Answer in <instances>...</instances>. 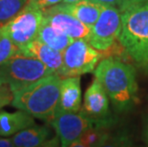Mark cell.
<instances>
[{"label":"cell","mask_w":148,"mask_h":147,"mask_svg":"<svg viewBox=\"0 0 148 147\" xmlns=\"http://www.w3.org/2000/svg\"><path fill=\"white\" fill-rule=\"evenodd\" d=\"M118 112L131 110L138 101V87L135 68L121 58H103L94 71Z\"/></svg>","instance_id":"6da1fadb"},{"label":"cell","mask_w":148,"mask_h":147,"mask_svg":"<svg viewBox=\"0 0 148 147\" xmlns=\"http://www.w3.org/2000/svg\"><path fill=\"white\" fill-rule=\"evenodd\" d=\"M62 77L53 74L14 92L12 105L51 123L58 111Z\"/></svg>","instance_id":"7a4b0ae2"},{"label":"cell","mask_w":148,"mask_h":147,"mask_svg":"<svg viewBox=\"0 0 148 147\" xmlns=\"http://www.w3.org/2000/svg\"><path fill=\"white\" fill-rule=\"evenodd\" d=\"M121 32L119 41L127 55L141 68L148 62V0H140L119 9Z\"/></svg>","instance_id":"3957f363"},{"label":"cell","mask_w":148,"mask_h":147,"mask_svg":"<svg viewBox=\"0 0 148 147\" xmlns=\"http://www.w3.org/2000/svg\"><path fill=\"white\" fill-rule=\"evenodd\" d=\"M53 74L38 59L17 53L0 65V86L7 85L14 93Z\"/></svg>","instance_id":"277c9868"},{"label":"cell","mask_w":148,"mask_h":147,"mask_svg":"<svg viewBox=\"0 0 148 147\" xmlns=\"http://www.w3.org/2000/svg\"><path fill=\"white\" fill-rule=\"evenodd\" d=\"M63 54V68L60 77L62 79L79 77L95 71L103 53L95 49L85 39H77L66 48Z\"/></svg>","instance_id":"5b68a950"},{"label":"cell","mask_w":148,"mask_h":147,"mask_svg":"<svg viewBox=\"0 0 148 147\" xmlns=\"http://www.w3.org/2000/svg\"><path fill=\"white\" fill-rule=\"evenodd\" d=\"M43 18L42 10L27 4L12 19L0 26V32L21 49L36 39Z\"/></svg>","instance_id":"8992f818"},{"label":"cell","mask_w":148,"mask_h":147,"mask_svg":"<svg viewBox=\"0 0 148 147\" xmlns=\"http://www.w3.org/2000/svg\"><path fill=\"white\" fill-rule=\"evenodd\" d=\"M121 32V12L119 8L105 7L91 31L88 42L100 52L114 46Z\"/></svg>","instance_id":"52a82bcc"},{"label":"cell","mask_w":148,"mask_h":147,"mask_svg":"<svg viewBox=\"0 0 148 147\" xmlns=\"http://www.w3.org/2000/svg\"><path fill=\"white\" fill-rule=\"evenodd\" d=\"M59 137L61 147H70L95 123L82 112L56 114L50 123Z\"/></svg>","instance_id":"ba28073f"},{"label":"cell","mask_w":148,"mask_h":147,"mask_svg":"<svg viewBox=\"0 0 148 147\" xmlns=\"http://www.w3.org/2000/svg\"><path fill=\"white\" fill-rule=\"evenodd\" d=\"M80 111L95 124L111 125L109 96L97 79H94L87 88Z\"/></svg>","instance_id":"9c48e42d"},{"label":"cell","mask_w":148,"mask_h":147,"mask_svg":"<svg viewBox=\"0 0 148 147\" xmlns=\"http://www.w3.org/2000/svg\"><path fill=\"white\" fill-rule=\"evenodd\" d=\"M43 16L47 22L58 28L74 40L85 39L88 41L89 39L92 29L80 22L69 12L65 11L60 5L44 10Z\"/></svg>","instance_id":"30bf717a"},{"label":"cell","mask_w":148,"mask_h":147,"mask_svg":"<svg viewBox=\"0 0 148 147\" xmlns=\"http://www.w3.org/2000/svg\"><path fill=\"white\" fill-rule=\"evenodd\" d=\"M19 53L26 57L38 59L50 70L60 77L63 68V54L51 48L37 39L33 40L29 44L19 49Z\"/></svg>","instance_id":"8fae6325"},{"label":"cell","mask_w":148,"mask_h":147,"mask_svg":"<svg viewBox=\"0 0 148 147\" xmlns=\"http://www.w3.org/2000/svg\"><path fill=\"white\" fill-rule=\"evenodd\" d=\"M81 87L79 77L62 79L56 114L78 113L81 110Z\"/></svg>","instance_id":"7c38bea8"},{"label":"cell","mask_w":148,"mask_h":147,"mask_svg":"<svg viewBox=\"0 0 148 147\" xmlns=\"http://www.w3.org/2000/svg\"><path fill=\"white\" fill-rule=\"evenodd\" d=\"M36 124L34 117L26 112L19 110L16 112L0 111V136H14L20 131Z\"/></svg>","instance_id":"4fadbf2b"},{"label":"cell","mask_w":148,"mask_h":147,"mask_svg":"<svg viewBox=\"0 0 148 147\" xmlns=\"http://www.w3.org/2000/svg\"><path fill=\"white\" fill-rule=\"evenodd\" d=\"M65 11L73 14L80 22L90 27L91 29L99 19L101 12L104 10L105 6L91 0H82L75 4H59Z\"/></svg>","instance_id":"5bb4252c"},{"label":"cell","mask_w":148,"mask_h":147,"mask_svg":"<svg viewBox=\"0 0 148 147\" xmlns=\"http://www.w3.org/2000/svg\"><path fill=\"white\" fill-rule=\"evenodd\" d=\"M50 129L46 125H36L14 134L11 139L15 147H38L50 136Z\"/></svg>","instance_id":"9a60e30c"},{"label":"cell","mask_w":148,"mask_h":147,"mask_svg":"<svg viewBox=\"0 0 148 147\" xmlns=\"http://www.w3.org/2000/svg\"><path fill=\"white\" fill-rule=\"evenodd\" d=\"M36 39L61 53H63L66 48L74 41L73 38L47 22L44 18Z\"/></svg>","instance_id":"2e32d148"},{"label":"cell","mask_w":148,"mask_h":147,"mask_svg":"<svg viewBox=\"0 0 148 147\" xmlns=\"http://www.w3.org/2000/svg\"><path fill=\"white\" fill-rule=\"evenodd\" d=\"M29 0H0V26L8 23L22 11Z\"/></svg>","instance_id":"e0dca14e"},{"label":"cell","mask_w":148,"mask_h":147,"mask_svg":"<svg viewBox=\"0 0 148 147\" xmlns=\"http://www.w3.org/2000/svg\"><path fill=\"white\" fill-rule=\"evenodd\" d=\"M100 147H136V145L130 134L122 130L110 135L108 139Z\"/></svg>","instance_id":"ac0fdd59"},{"label":"cell","mask_w":148,"mask_h":147,"mask_svg":"<svg viewBox=\"0 0 148 147\" xmlns=\"http://www.w3.org/2000/svg\"><path fill=\"white\" fill-rule=\"evenodd\" d=\"M19 53V48L0 32V65Z\"/></svg>","instance_id":"d6986e66"},{"label":"cell","mask_w":148,"mask_h":147,"mask_svg":"<svg viewBox=\"0 0 148 147\" xmlns=\"http://www.w3.org/2000/svg\"><path fill=\"white\" fill-rule=\"evenodd\" d=\"M63 2V0H29L27 4H30L40 10H46L51 7H55Z\"/></svg>","instance_id":"ffe728a7"},{"label":"cell","mask_w":148,"mask_h":147,"mask_svg":"<svg viewBox=\"0 0 148 147\" xmlns=\"http://www.w3.org/2000/svg\"><path fill=\"white\" fill-rule=\"evenodd\" d=\"M14 98V93L7 85L0 86V109L8 104H12Z\"/></svg>","instance_id":"44dd1931"},{"label":"cell","mask_w":148,"mask_h":147,"mask_svg":"<svg viewBox=\"0 0 148 147\" xmlns=\"http://www.w3.org/2000/svg\"><path fill=\"white\" fill-rule=\"evenodd\" d=\"M91 1L99 3L105 7H116L119 9L121 7L123 0H91Z\"/></svg>","instance_id":"7402d4cb"},{"label":"cell","mask_w":148,"mask_h":147,"mask_svg":"<svg viewBox=\"0 0 148 147\" xmlns=\"http://www.w3.org/2000/svg\"><path fill=\"white\" fill-rule=\"evenodd\" d=\"M38 147H61L60 146V140H59V137H53L52 139H47L45 142H43L41 145H39Z\"/></svg>","instance_id":"603a6c76"},{"label":"cell","mask_w":148,"mask_h":147,"mask_svg":"<svg viewBox=\"0 0 148 147\" xmlns=\"http://www.w3.org/2000/svg\"><path fill=\"white\" fill-rule=\"evenodd\" d=\"M0 147H15L12 139L0 137Z\"/></svg>","instance_id":"cb8c5ba5"},{"label":"cell","mask_w":148,"mask_h":147,"mask_svg":"<svg viewBox=\"0 0 148 147\" xmlns=\"http://www.w3.org/2000/svg\"><path fill=\"white\" fill-rule=\"evenodd\" d=\"M137 1H140V0H123V2H122L121 7L119 8V9H121L122 7H124V6L129 5V4H132V3H135V2H137Z\"/></svg>","instance_id":"d4e9b609"},{"label":"cell","mask_w":148,"mask_h":147,"mask_svg":"<svg viewBox=\"0 0 148 147\" xmlns=\"http://www.w3.org/2000/svg\"><path fill=\"white\" fill-rule=\"evenodd\" d=\"M79 1H82V0H63L62 4H75V3H77Z\"/></svg>","instance_id":"484cf974"},{"label":"cell","mask_w":148,"mask_h":147,"mask_svg":"<svg viewBox=\"0 0 148 147\" xmlns=\"http://www.w3.org/2000/svg\"><path fill=\"white\" fill-rule=\"evenodd\" d=\"M146 140H147V146H148V125H147V129H146Z\"/></svg>","instance_id":"4316f807"},{"label":"cell","mask_w":148,"mask_h":147,"mask_svg":"<svg viewBox=\"0 0 148 147\" xmlns=\"http://www.w3.org/2000/svg\"><path fill=\"white\" fill-rule=\"evenodd\" d=\"M143 69H144V70H145V71L147 72V73H148V62H147V64L145 65V67H144Z\"/></svg>","instance_id":"83f0119b"}]
</instances>
